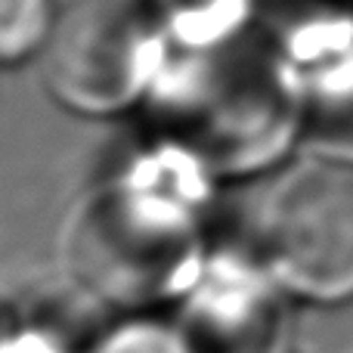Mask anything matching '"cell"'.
<instances>
[{
    "instance_id": "1",
    "label": "cell",
    "mask_w": 353,
    "mask_h": 353,
    "mask_svg": "<svg viewBox=\"0 0 353 353\" xmlns=\"http://www.w3.org/2000/svg\"><path fill=\"white\" fill-rule=\"evenodd\" d=\"M217 174L180 143L155 134L124 155L68 232V270L121 313L176 304L208 257L205 223Z\"/></svg>"
},
{
    "instance_id": "2",
    "label": "cell",
    "mask_w": 353,
    "mask_h": 353,
    "mask_svg": "<svg viewBox=\"0 0 353 353\" xmlns=\"http://www.w3.org/2000/svg\"><path fill=\"white\" fill-rule=\"evenodd\" d=\"M146 109L155 134L217 180L267 171L301 143V93L257 31L205 53L174 50Z\"/></svg>"
},
{
    "instance_id": "3",
    "label": "cell",
    "mask_w": 353,
    "mask_h": 353,
    "mask_svg": "<svg viewBox=\"0 0 353 353\" xmlns=\"http://www.w3.org/2000/svg\"><path fill=\"white\" fill-rule=\"evenodd\" d=\"M174 56L149 0H59L41 53L43 84L78 115L146 105Z\"/></svg>"
},
{
    "instance_id": "4",
    "label": "cell",
    "mask_w": 353,
    "mask_h": 353,
    "mask_svg": "<svg viewBox=\"0 0 353 353\" xmlns=\"http://www.w3.org/2000/svg\"><path fill=\"white\" fill-rule=\"evenodd\" d=\"M257 251L294 301H353V168L323 159L294 168L263 208Z\"/></svg>"
},
{
    "instance_id": "5",
    "label": "cell",
    "mask_w": 353,
    "mask_h": 353,
    "mask_svg": "<svg viewBox=\"0 0 353 353\" xmlns=\"http://www.w3.org/2000/svg\"><path fill=\"white\" fill-rule=\"evenodd\" d=\"M292 301L261 251L211 248L176 323L199 353H288Z\"/></svg>"
},
{
    "instance_id": "6",
    "label": "cell",
    "mask_w": 353,
    "mask_h": 353,
    "mask_svg": "<svg viewBox=\"0 0 353 353\" xmlns=\"http://www.w3.org/2000/svg\"><path fill=\"white\" fill-rule=\"evenodd\" d=\"M174 50L205 53L254 34L263 0H149Z\"/></svg>"
},
{
    "instance_id": "7",
    "label": "cell",
    "mask_w": 353,
    "mask_h": 353,
    "mask_svg": "<svg viewBox=\"0 0 353 353\" xmlns=\"http://www.w3.org/2000/svg\"><path fill=\"white\" fill-rule=\"evenodd\" d=\"M59 0H0V65H19L43 53Z\"/></svg>"
},
{
    "instance_id": "8",
    "label": "cell",
    "mask_w": 353,
    "mask_h": 353,
    "mask_svg": "<svg viewBox=\"0 0 353 353\" xmlns=\"http://www.w3.org/2000/svg\"><path fill=\"white\" fill-rule=\"evenodd\" d=\"M87 353H199L176 319L155 313H124Z\"/></svg>"
},
{
    "instance_id": "9",
    "label": "cell",
    "mask_w": 353,
    "mask_h": 353,
    "mask_svg": "<svg viewBox=\"0 0 353 353\" xmlns=\"http://www.w3.org/2000/svg\"><path fill=\"white\" fill-rule=\"evenodd\" d=\"M0 353H74V347L43 323H12L0 329Z\"/></svg>"
}]
</instances>
